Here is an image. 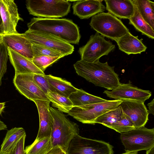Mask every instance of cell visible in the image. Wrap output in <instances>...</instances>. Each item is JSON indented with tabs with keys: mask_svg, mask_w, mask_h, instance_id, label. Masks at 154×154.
<instances>
[{
	"mask_svg": "<svg viewBox=\"0 0 154 154\" xmlns=\"http://www.w3.org/2000/svg\"><path fill=\"white\" fill-rule=\"evenodd\" d=\"M2 37L3 35L0 32V45L2 42Z\"/></svg>",
	"mask_w": 154,
	"mask_h": 154,
	"instance_id": "ab89813d",
	"label": "cell"
},
{
	"mask_svg": "<svg viewBox=\"0 0 154 154\" xmlns=\"http://www.w3.org/2000/svg\"><path fill=\"white\" fill-rule=\"evenodd\" d=\"M142 39L133 35L130 32L115 41L121 51L128 55L141 54L145 51L147 48L143 43Z\"/></svg>",
	"mask_w": 154,
	"mask_h": 154,
	"instance_id": "ffe728a7",
	"label": "cell"
},
{
	"mask_svg": "<svg viewBox=\"0 0 154 154\" xmlns=\"http://www.w3.org/2000/svg\"><path fill=\"white\" fill-rule=\"evenodd\" d=\"M53 107L57 108L60 111L68 113L73 107V104L68 97L51 91L46 94Z\"/></svg>",
	"mask_w": 154,
	"mask_h": 154,
	"instance_id": "4316f807",
	"label": "cell"
},
{
	"mask_svg": "<svg viewBox=\"0 0 154 154\" xmlns=\"http://www.w3.org/2000/svg\"><path fill=\"white\" fill-rule=\"evenodd\" d=\"M12 151L10 152H3L0 151V154H11Z\"/></svg>",
	"mask_w": 154,
	"mask_h": 154,
	"instance_id": "f35d334b",
	"label": "cell"
},
{
	"mask_svg": "<svg viewBox=\"0 0 154 154\" xmlns=\"http://www.w3.org/2000/svg\"><path fill=\"white\" fill-rule=\"evenodd\" d=\"M119 106L133 123L135 128L144 127L148 119V110L144 103L138 101L123 100Z\"/></svg>",
	"mask_w": 154,
	"mask_h": 154,
	"instance_id": "5bb4252c",
	"label": "cell"
},
{
	"mask_svg": "<svg viewBox=\"0 0 154 154\" xmlns=\"http://www.w3.org/2000/svg\"><path fill=\"white\" fill-rule=\"evenodd\" d=\"M8 58L7 47L2 42L0 45V87L2 78L6 72Z\"/></svg>",
	"mask_w": 154,
	"mask_h": 154,
	"instance_id": "1f68e13d",
	"label": "cell"
},
{
	"mask_svg": "<svg viewBox=\"0 0 154 154\" xmlns=\"http://www.w3.org/2000/svg\"><path fill=\"white\" fill-rule=\"evenodd\" d=\"M154 99L153 100L149 103L147 104V106H148L149 110H148V113L149 114H152L154 115Z\"/></svg>",
	"mask_w": 154,
	"mask_h": 154,
	"instance_id": "d590c367",
	"label": "cell"
},
{
	"mask_svg": "<svg viewBox=\"0 0 154 154\" xmlns=\"http://www.w3.org/2000/svg\"><path fill=\"white\" fill-rule=\"evenodd\" d=\"M122 101L121 100H107L105 102L74 106L67 113L83 124L95 125L94 121L98 117L116 108Z\"/></svg>",
	"mask_w": 154,
	"mask_h": 154,
	"instance_id": "8992f818",
	"label": "cell"
},
{
	"mask_svg": "<svg viewBox=\"0 0 154 154\" xmlns=\"http://www.w3.org/2000/svg\"><path fill=\"white\" fill-rule=\"evenodd\" d=\"M113 148L108 143L78 134L71 141L66 154H113Z\"/></svg>",
	"mask_w": 154,
	"mask_h": 154,
	"instance_id": "9c48e42d",
	"label": "cell"
},
{
	"mask_svg": "<svg viewBox=\"0 0 154 154\" xmlns=\"http://www.w3.org/2000/svg\"><path fill=\"white\" fill-rule=\"evenodd\" d=\"M108 12L121 19H129L133 15L134 5L132 0H105Z\"/></svg>",
	"mask_w": 154,
	"mask_h": 154,
	"instance_id": "d6986e66",
	"label": "cell"
},
{
	"mask_svg": "<svg viewBox=\"0 0 154 154\" xmlns=\"http://www.w3.org/2000/svg\"><path fill=\"white\" fill-rule=\"evenodd\" d=\"M32 101L37 106L39 120L38 131L34 141L36 142L50 137L53 118L50 109V102L40 100H34Z\"/></svg>",
	"mask_w": 154,
	"mask_h": 154,
	"instance_id": "9a60e30c",
	"label": "cell"
},
{
	"mask_svg": "<svg viewBox=\"0 0 154 154\" xmlns=\"http://www.w3.org/2000/svg\"><path fill=\"white\" fill-rule=\"evenodd\" d=\"M26 135L23 136L12 151L11 154H25L24 143Z\"/></svg>",
	"mask_w": 154,
	"mask_h": 154,
	"instance_id": "836d02e7",
	"label": "cell"
},
{
	"mask_svg": "<svg viewBox=\"0 0 154 154\" xmlns=\"http://www.w3.org/2000/svg\"><path fill=\"white\" fill-rule=\"evenodd\" d=\"M0 14L2 34H17L16 27L19 20L23 21L19 15L17 6L14 0H0Z\"/></svg>",
	"mask_w": 154,
	"mask_h": 154,
	"instance_id": "7c38bea8",
	"label": "cell"
},
{
	"mask_svg": "<svg viewBox=\"0 0 154 154\" xmlns=\"http://www.w3.org/2000/svg\"><path fill=\"white\" fill-rule=\"evenodd\" d=\"M123 112L119 105L116 108L109 110L98 117L95 124L100 123L110 128L111 126L122 118Z\"/></svg>",
	"mask_w": 154,
	"mask_h": 154,
	"instance_id": "484cf974",
	"label": "cell"
},
{
	"mask_svg": "<svg viewBox=\"0 0 154 154\" xmlns=\"http://www.w3.org/2000/svg\"><path fill=\"white\" fill-rule=\"evenodd\" d=\"M89 24L97 32L114 40L130 32L120 20L108 12L93 16Z\"/></svg>",
	"mask_w": 154,
	"mask_h": 154,
	"instance_id": "5b68a950",
	"label": "cell"
},
{
	"mask_svg": "<svg viewBox=\"0 0 154 154\" xmlns=\"http://www.w3.org/2000/svg\"><path fill=\"white\" fill-rule=\"evenodd\" d=\"M9 58L15 71V74L32 73L45 75L32 61L8 47Z\"/></svg>",
	"mask_w": 154,
	"mask_h": 154,
	"instance_id": "ac0fdd59",
	"label": "cell"
},
{
	"mask_svg": "<svg viewBox=\"0 0 154 154\" xmlns=\"http://www.w3.org/2000/svg\"><path fill=\"white\" fill-rule=\"evenodd\" d=\"M61 58L60 57L45 56H34L32 60L34 64L40 70L44 72L49 66Z\"/></svg>",
	"mask_w": 154,
	"mask_h": 154,
	"instance_id": "f546056e",
	"label": "cell"
},
{
	"mask_svg": "<svg viewBox=\"0 0 154 154\" xmlns=\"http://www.w3.org/2000/svg\"><path fill=\"white\" fill-rule=\"evenodd\" d=\"M26 2L29 14L38 17H63L69 13L71 7V3L68 0H27Z\"/></svg>",
	"mask_w": 154,
	"mask_h": 154,
	"instance_id": "277c9868",
	"label": "cell"
},
{
	"mask_svg": "<svg viewBox=\"0 0 154 154\" xmlns=\"http://www.w3.org/2000/svg\"><path fill=\"white\" fill-rule=\"evenodd\" d=\"M47 154H66L62 149L58 146L53 147Z\"/></svg>",
	"mask_w": 154,
	"mask_h": 154,
	"instance_id": "e575fe53",
	"label": "cell"
},
{
	"mask_svg": "<svg viewBox=\"0 0 154 154\" xmlns=\"http://www.w3.org/2000/svg\"><path fill=\"white\" fill-rule=\"evenodd\" d=\"M73 66L78 75L95 86L112 90L121 84L114 66H109L107 62L91 63L80 60Z\"/></svg>",
	"mask_w": 154,
	"mask_h": 154,
	"instance_id": "6da1fadb",
	"label": "cell"
},
{
	"mask_svg": "<svg viewBox=\"0 0 154 154\" xmlns=\"http://www.w3.org/2000/svg\"><path fill=\"white\" fill-rule=\"evenodd\" d=\"M120 139L127 152L147 151L154 147V128L144 126L121 133Z\"/></svg>",
	"mask_w": 154,
	"mask_h": 154,
	"instance_id": "52a82bcc",
	"label": "cell"
},
{
	"mask_svg": "<svg viewBox=\"0 0 154 154\" xmlns=\"http://www.w3.org/2000/svg\"><path fill=\"white\" fill-rule=\"evenodd\" d=\"M110 128L121 134L128 132L135 128L129 117L123 113L122 119L113 125Z\"/></svg>",
	"mask_w": 154,
	"mask_h": 154,
	"instance_id": "f1b7e54d",
	"label": "cell"
},
{
	"mask_svg": "<svg viewBox=\"0 0 154 154\" xmlns=\"http://www.w3.org/2000/svg\"><path fill=\"white\" fill-rule=\"evenodd\" d=\"M52 148L50 137L26 146L25 154H47Z\"/></svg>",
	"mask_w": 154,
	"mask_h": 154,
	"instance_id": "83f0119b",
	"label": "cell"
},
{
	"mask_svg": "<svg viewBox=\"0 0 154 154\" xmlns=\"http://www.w3.org/2000/svg\"><path fill=\"white\" fill-rule=\"evenodd\" d=\"M26 134L22 128L15 127L8 130L1 145L0 151L10 152L22 137Z\"/></svg>",
	"mask_w": 154,
	"mask_h": 154,
	"instance_id": "7402d4cb",
	"label": "cell"
},
{
	"mask_svg": "<svg viewBox=\"0 0 154 154\" xmlns=\"http://www.w3.org/2000/svg\"><path fill=\"white\" fill-rule=\"evenodd\" d=\"M5 102L0 103V115L2 113L5 107Z\"/></svg>",
	"mask_w": 154,
	"mask_h": 154,
	"instance_id": "8d00e7d4",
	"label": "cell"
},
{
	"mask_svg": "<svg viewBox=\"0 0 154 154\" xmlns=\"http://www.w3.org/2000/svg\"><path fill=\"white\" fill-rule=\"evenodd\" d=\"M32 45L34 57L45 56L60 57L61 58L64 57L62 53L57 51L38 45L34 44H32Z\"/></svg>",
	"mask_w": 154,
	"mask_h": 154,
	"instance_id": "4dcf8cb0",
	"label": "cell"
},
{
	"mask_svg": "<svg viewBox=\"0 0 154 154\" xmlns=\"http://www.w3.org/2000/svg\"><path fill=\"white\" fill-rule=\"evenodd\" d=\"M50 109L53 118L50 136L52 146L53 147L58 146L66 153L71 140L79 134V126L62 112L51 107Z\"/></svg>",
	"mask_w": 154,
	"mask_h": 154,
	"instance_id": "3957f363",
	"label": "cell"
},
{
	"mask_svg": "<svg viewBox=\"0 0 154 154\" xmlns=\"http://www.w3.org/2000/svg\"><path fill=\"white\" fill-rule=\"evenodd\" d=\"M146 154H154V147L146 151Z\"/></svg>",
	"mask_w": 154,
	"mask_h": 154,
	"instance_id": "74e56055",
	"label": "cell"
},
{
	"mask_svg": "<svg viewBox=\"0 0 154 154\" xmlns=\"http://www.w3.org/2000/svg\"><path fill=\"white\" fill-rule=\"evenodd\" d=\"M121 154H138L137 152H127L123 153Z\"/></svg>",
	"mask_w": 154,
	"mask_h": 154,
	"instance_id": "60d3db41",
	"label": "cell"
},
{
	"mask_svg": "<svg viewBox=\"0 0 154 154\" xmlns=\"http://www.w3.org/2000/svg\"><path fill=\"white\" fill-rule=\"evenodd\" d=\"M21 34L32 44L42 45L57 51L64 56L72 54L74 51V46L71 44L45 33L28 29Z\"/></svg>",
	"mask_w": 154,
	"mask_h": 154,
	"instance_id": "30bf717a",
	"label": "cell"
},
{
	"mask_svg": "<svg viewBox=\"0 0 154 154\" xmlns=\"http://www.w3.org/2000/svg\"><path fill=\"white\" fill-rule=\"evenodd\" d=\"M103 93L108 97L116 100L138 101L144 103L152 95L150 91L138 88L130 83H121L111 91L106 90Z\"/></svg>",
	"mask_w": 154,
	"mask_h": 154,
	"instance_id": "4fadbf2b",
	"label": "cell"
},
{
	"mask_svg": "<svg viewBox=\"0 0 154 154\" xmlns=\"http://www.w3.org/2000/svg\"><path fill=\"white\" fill-rule=\"evenodd\" d=\"M134 5V13L129 19V24L132 25L136 29L149 38H154V30L143 18Z\"/></svg>",
	"mask_w": 154,
	"mask_h": 154,
	"instance_id": "d4e9b609",
	"label": "cell"
},
{
	"mask_svg": "<svg viewBox=\"0 0 154 154\" xmlns=\"http://www.w3.org/2000/svg\"><path fill=\"white\" fill-rule=\"evenodd\" d=\"M34 74L32 73L15 74L13 82L16 88L20 94L30 100H40L50 102L36 83Z\"/></svg>",
	"mask_w": 154,
	"mask_h": 154,
	"instance_id": "8fae6325",
	"label": "cell"
},
{
	"mask_svg": "<svg viewBox=\"0 0 154 154\" xmlns=\"http://www.w3.org/2000/svg\"><path fill=\"white\" fill-rule=\"evenodd\" d=\"M68 98L72 101L73 106L105 102L108 100L91 94L82 89H78L72 93Z\"/></svg>",
	"mask_w": 154,
	"mask_h": 154,
	"instance_id": "603a6c76",
	"label": "cell"
},
{
	"mask_svg": "<svg viewBox=\"0 0 154 154\" xmlns=\"http://www.w3.org/2000/svg\"><path fill=\"white\" fill-rule=\"evenodd\" d=\"M44 75L34 74V78L39 87L46 94L48 92L52 91V89Z\"/></svg>",
	"mask_w": 154,
	"mask_h": 154,
	"instance_id": "d6a6232c",
	"label": "cell"
},
{
	"mask_svg": "<svg viewBox=\"0 0 154 154\" xmlns=\"http://www.w3.org/2000/svg\"><path fill=\"white\" fill-rule=\"evenodd\" d=\"M143 20L154 30V3L148 0H132Z\"/></svg>",
	"mask_w": 154,
	"mask_h": 154,
	"instance_id": "cb8c5ba5",
	"label": "cell"
},
{
	"mask_svg": "<svg viewBox=\"0 0 154 154\" xmlns=\"http://www.w3.org/2000/svg\"><path fill=\"white\" fill-rule=\"evenodd\" d=\"M2 42L7 47L32 61L34 56L32 44L21 34L3 35Z\"/></svg>",
	"mask_w": 154,
	"mask_h": 154,
	"instance_id": "2e32d148",
	"label": "cell"
},
{
	"mask_svg": "<svg viewBox=\"0 0 154 154\" xmlns=\"http://www.w3.org/2000/svg\"><path fill=\"white\" fill-rule=\"evenodd\" d=\"M27 26L28 30L53 35L70 44H78L81 38L78 27L68 19L33 17Z\"/></svg>",
	"mask_w": 154,
	"mask_h": 154,
	"instance_id": "7a4b0ae2",
	"label": "cell"
},
{
	"mask_svg": "<svg viewBox=\"0 0 154 154\" xmlns=\"http://www.w3.org/2000/svg\"><path fill=\"white\" fill-rule=\"evenodd\" d=\"M104 37L97 32L91 35L86 44L79 48L78 51L81 60L91 63L97 62L101 57L107 55L113 51L115 45Z\"/></svg>",
	"mask_w": 154,
	"mask_h": 154,
	"instance_id": "ba28073f",
	"label": "cell"
},
{
	"mask_svg": "<svg viewBox=\"0 0 154 154\" xmlns=\"http://www.w3.org/2000/svg\"><path fill=\"white\" fill-rule=\"evenodd\" d=\"M1 24H2V20H1V16H0V26L1 25Z\"/></svg>",
	"mask_w": 154,
	"mask_h": 154,
	"instance_id": "b9f144b4",
	"label": "cell"
},
{
	"mask_svg": "<svg viewBox=\"0 0 154 154\" xmlns=\"http://www.w3.org/2000/svg\"><path fill=\"white\" fill-rule=\"evenodd\" d=\"M47 80L52 91L68 97L72 92L78 89L75 87L69 82L60 78L51 75H44Z\"/></svg>",
	"mask_w": 154,
	"mask_h": 154,
	"instance_id": "44dd1931",
	"label": "cell"
},
{
	"mask_svg": "<svg viewBox=\"0 0 154 154\" xmlns=\"http://www.w3.org/2000/svg\"><path fill=\"white\" fill-rule=\"evenodd\" d=\"M73 14L81 19H87L103 12L105 7L102 0L73 1Z\"/></svg>",
	"mask_w": 154,
	"mask_h": 154,
	"instance_id": "e0dca14e",
	"label": "cell"
}]
</instances>
